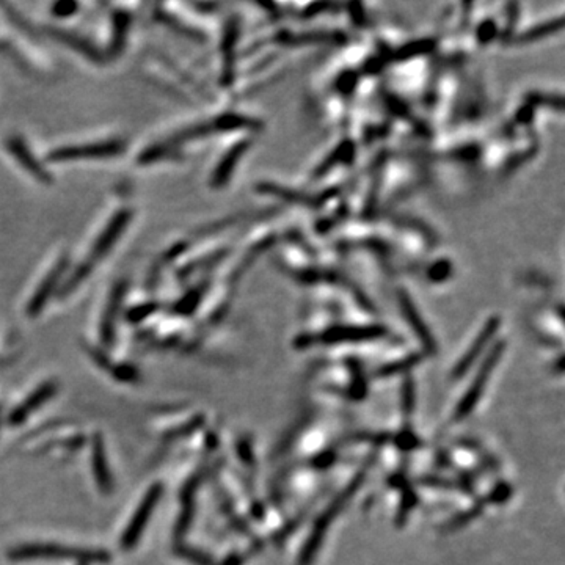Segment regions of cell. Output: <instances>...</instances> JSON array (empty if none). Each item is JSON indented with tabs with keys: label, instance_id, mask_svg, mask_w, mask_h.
<instances>
[{
	"label": "cell",
	"instance_id": "11",
	"mask_svg": "<svg viewBox=\"0 0 565 565\" xmlns=\"http://www.w3.org/2000/svg\"><path fill=\"white\" fill-rule=\"evenodd\" d=\"M124 285H117L113 287L112 295L109 299L107 303V308H105V314H104V319H102V333L105 341H109L112 338V331H113V325H115V319L118 316V309L119 305H121V300H123V295H124Z\"/></svg>",
	"mask_w": 565,
	"mask_h": 565
},
{
	"label": "cell",
	"instance_id": "9",
	"mask_svg": "<svg viewBox=\"0 0 565 565\" xmlns=\"http://www.w3.org/2000/svg\"><path fill=\"white\" fill-rule=\"evenodd\" d=\"M236 41H237V24L234 20H230L228 27L225 30L223 37V83L230 85L232 82V74H234V49H236Z\"/></svg>",
	"mask_w": 565,
	"mask_h": 565
},
{
	"label": "cell",
	"instance_id": "8",
	"mask_svg": "<svg viewBox=\"0 0 565 565\" xmlns=\"http://www.w3.org/2000/svg\"><path fill=\"white\" fill-rule=\"evenodd\" d=\"M498 355H499V349H494V350L492 352L490 358L487 359V362L484 363V366H482V367H480V376L476 379L475 383L471 385V388H470V393L466 394V398L463 399V402H462V404H460V407H458V410H457V415L460 416V418H462V416H465L466 413L470 412L471 407L475 405L476 399L479 398L480 393H482V386H484V383H485L487 376H489V372L493 369L494 362H496Z\"/></svg>",
	"mask_w": 565,
	"mask_h": 565
},
{
	"label": "cell",
	"instance_id": "14",
	"mask_svg": "<svg viewBox=\"0 0 565 565\" xmlns=\"http://www.w3.org/2000/svg\"><path fill=\"white\" fill-rule=\"evenodd\" d=\"M562 23H564L562 18L547 20V23H543L540 25H535L533 28H529V30L523 32L518 37L517 42H520V44H526V42H533V41H537V40H540L543 37H548V35L554 33L557 30H561Z\"/></svg>",
	"mask_w": 565,
	"mask_h": 565
},
{
	"label": "cell",
	"instance_id": "7",
	"mask_svg": "<svg viewBox=\"0 0 565 565\" xmlns=\"http://www.w3.org/2000/svg\"><path fill=\"white\" fill-rule=\"evenodd\" d=\"M249 150V141H239L234 146H231L228 153H226L223 157L218 160V165L215 167L214 172H212V186L214 187H222L226 182L231 179V174L234 172V168L237 165V162L242 159V155L245 151Z\"/></svg>",
	"mask_w": 565,
	"mask_h": 565
},
{
	"label": "cell",
	"instance_id": "18",
	"mask_svg": "<svg viewBox=\"0 0 565 565\" xmlns=\"http://www.w3.org/2000/svg\"><path fill=\"white\" fill-rule=\"evenodd\" d=\"M493 33H494V23L493 20H485L479 30V38L482 41H489L492 40Z\"/></svg>",
	"mask_w": 565,
	"mask_h": 565
},
{
	"label": "cell",
	"instance_id": "12",
	"mask_svg": "<svg viewBox=\"0 0 565 565\" xmlns=\"http://www.w3.org/2000/svg\"><path fill=\"white\" fill-rule=\"evenodd\" d=\"M496 328H498V319H496V317H494V319H490L489 322L485 323V327H484L482 331H480L479 338L476 339L475 343H472L468 353H466V355L462 358L460 364H458V371H463L465 367H468L472 362H475V358L479 355L480 350L484 349V345L487 344V341H489V339L494 335V331H496Z\"/></svg>",
	"mask_w": 565,
	"mask_h": 565
},
{
	"label": "cell",
	"instance_id": "3",
	"mask_svg": "<svg viewBox=\"0 0 565 565\" xmlns=\"http://www.w3.org/2000/svg\"><path fill=\"white\" fill-rule=\"evenodd\" d=\"M160 485H154L153 489H150V492L146 493V496L141 501L140 507L137 509L136 515H133V518L131 520L129 526H127V531L124 533L123 539H121V545L124 548H132L136 545L137 539L140 537L141 531H143L145 526H146V521L150 518V513L154 511L155 504H157V501L160 498Z\"/></svg>",
	"mask_w": 565,
	"mask_h": 565
},
{
	"label": "cell",
	"instance_id": "15",
	"mask_svg": "<svg viewBox=\"0 0 565 565\" xmlns=\"http://www.w3.org/2000/svg\"><path fill=\"white\" fill-rule=\"evenodd\" d=\"M52 393H54V386H46V388H42V390L35 393V394L32 396V398L28 399L23 407H19V408L16 410V412H14V415L11 416V422L23 421V420L25 418V416L32 412L33 408L40 407V405L42 404V400H46Z\"/></svg>",
	"mask_w": 565,
	"mask_h": 565
},
{
	"label": "cell",
	"instance_id": "4",
	"mask_svg": "<svg viewBox=\"0 0 565 565\" xmlns=\"http://www.w3.org/2000/svg\"><path fill=\"white\" fill-rule=\"evenodd\" d=\"M6 150H8V153L13 155V157L19 162V165L25 168L35 179L46 182V184L52 181L51 174H49L47 170L37 160L32 150L27 146V143L23 138L10 137L8 141H6Z\"/></svg>",
	"mask_w": 565,
	"mask_h": 565
},
{
	"label": "cell",
	"instance_id": "2",
	"mask_svg": "<svg viewBox=\"0 0 565 565\" xmlns=\"http://www.w3.org/2000/svg\"><path fill=\"white\" fill-rule=\"evenodd\" d=\"M124 150V141L121 140H105L95 141V143L61 146L59 150L49 154L51 160H74V159H95V157H112Z\"/></svg>",
	"mask_w": 565,
	"mask_h": 565
},
{
	"label": "cell",
	"instance_id": "13",
	"mask_svg": "<svg viewBox=\"0 0 565 565\" xmlns=\"http://www.w3.org/2000/svg\"><path fill=\"white\" fill-rule=\"evenodd\" d=\"M113 28H112V52L113 54H118L121 52V47L124 44V41L127 38V30H129V25H131V19H129V14L127 13H117L115 16H113V23H112Z\"/></svg>",
	"mask_w": 565,
	"mask_h": 565
},
{
	"label": "cell",
	"instance_id": "16",
	"mask_svg": "<svg viewBox=\"0 0 565 565\" xmlns=\"http://www.w3.org/2000/svg\"><path fill=\"white\" fill-rule=\"evenodd\" d=\"M430 49H432V42L430 41H416V42H412V44L405 46L404 49H400L399 59H402V56H413V55L429 52Z\"/></svg>",
	"mask_w": 565,
	"mask_h": 565
},
{
	"label": "cell",
	"instance_id": "6",
	"mask_svg": "<svg viewBox=\"0 0 565 565\" xmlns=\"http://www.w3.org/2000/svg\"><path fill=\"white\" fill-rule=\"evenodd\" d=\"M14 557H77L83 561H102L104 554L90 553V551H77L69 548H61L55 545H32L24 547L13 554Z\"/></svg>",
	"mask_w": 565,
	"mask_h": 565
},
{
	"label": "cell",
	"instance_id": "5",
	"mask_svg": "<svg viewBox=\"0 0 565 565\" xmlns=\"http://www.w3.org/2000/svg\"><path fill=\"white\" fill-rule=\"evenodd\" d=\"M65 264H66V259H65V258H60V259L56 261V263L46 272L44 278H42V280L38 282L37 289H35V292H33L32 297H30V302H28V308H27L28 314H30V316H37V313H40V311L42 309V307L46 305V302H47V299H49V295L52 294V291H54L55 286H56V282H59V280H60V275H61V272H63V268H65Z\"/></svg>",
	"mask_w": 565,
	"mask_h": 565
},
{
	"label": "cell",
	"instance_id": "17",
	"mask_svg": "<svg viewBox=\"0 0 565 565\" xmlns=\"http://www.w3.org/2000/svg\"><path fill=\"white\" fill-rule=\"evenodd\" d=\"M77 8H79V5L74 2H60L52 6V11L55 16L68 18V16H71V14H74L77 11Z\"/></svg>",
	"mask_w": 565,
	"mask_h": 565
},
{
	"label": "cell",
	"instance_id": "10",
	"mask_svg": "<svg viewBox=\"0 0 565 565\" xmlns=\"http://www.w3.org/2000/svg\"><path fill=\"white\" fill-rule=\"evenodd\" d=\"M399 305H400L402 313L405 314V319L408 321L410 325H412V328L416 330V333H418V336L421 338V341H424L427 345L432 344V338H430L427 327L424 325L418 309H416L412 299H410L407 292H404V291L399 292Z\"/></svg>",
	"mask_w": 565,
	"mask_h": 565
},
{
	"label": "cell",
	"instance_id": "1",
	"mask_svg": "<svg viewBox=\"0 0 565 565\" xmlns=\"http://www.w3.org/2000/svg\"><path fill=\"white\" fill-rule=\"evenodd\" d=\"M131 217H132V212L129 209H119L115 212V215H113L110 220L105 223L102 231L99 232L97 237L95 239L93 245H91L90 254L82 261L81 266L76 268L73 277L68 280V282H66L68 291H71L74 286L79 285V282L85 277H88L91 268L96 266L99 259L107 256L109 251L112 250V246L118 242V239L121 237L124 230L127 228V225H129Z\"/></svg>",
	"mask_w": 565,
	"mask_h": 565
}]
</instances>
